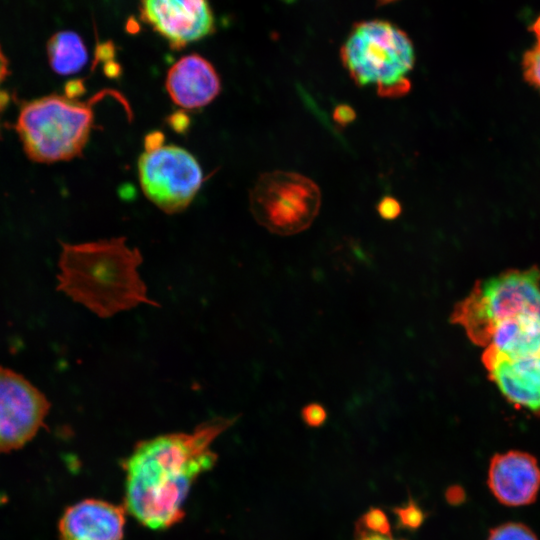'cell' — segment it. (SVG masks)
Instances as JSON below:
<instances>
[{
	"instance_id": "cb8c5ba5",
	"label": "cell",
	"mask_w": 540,
	"mask_h": 540,
	"mask_svg": "<svg viewBox=\"0 0 540 540\" xmlns=\"http://www.w3.org/2000/svg\"><path fill=\"white\" fill-rule=\"evenodd\" d=\"M445 498L449 504L456 506L465 501L466 493L461 486L452 485L446 490Z\"/></svg>"
},
{
	"instance_id": "52a82bcc",
	"label": "cell",
	"mask_w": 540,
	"mask_h": 540,
	"mask_svg": "<svg viewBox=\"0 0 540 540\" xmlns=\"http://www.w3.org/2000/svg\"><path fill=\"white\" fill-rule=\"evenodd\" d=\"M138 175L145 196L168 214L185 210L203 183L196 158L176 145L145 150L138 160Z\"/></svg>"
},
{
	"instance_id": "d4e9b609",
	"label": "cell",
	"mask_w": 540,
	"mask_h": 540,
	"mask_svg": "<svg viewBox=\"0 0 540 540\" xmlns=\"http://www.w3.org/2000/svg\"><path fill=\"white\" fill-rule=\"evenodd\" d=\"M360 537L357 540H398V539H392L391 536H381V535H374V534H359ZM403 540V539H399Z\"/></svg>"
},
{
	"instance_id": "9a60e30c",
	"label": "cell",
	"mask_w": 540,
	"mask_h": 540,
	"mask_svg": "<svg viewBox=\"0 0 540 540\" xmlns=\"http://www.w3.org/2000/svg\"><path fill=\"white\" fill-rule=\"evenodd\" d=\"M46 51L51 69L61 76L78 73L88 61L84 41L71 30L54 33L47 41Z\"/></svg>"
},
{
	"instance_id": "5b68a950",
	"label": "cell",
	"mask_w": 540,
	"mask_h": 540,
	"mask_svg": "<svg viewBox=\"0 0 540 540\" xmlns=\"http://www.w3.org/2000/svg\"><path fill=\"white\" fill-rule=\"evenodd\" d=\"M523 315L540 316V269L507 270L478 281L453 309L450 320L476 345L486 347L495 327Z\"/></svg>"
},
{
	"instance_id": "4fadbf2b",
	"label": "cell",
	"mask_w": 540,
	"mask_h": 540,
	"mask_svg": "<svg viewBox=\"0 0 540 540\" xmlns=\"http://www.w3.org/2000/svg\"><path fill=\"white\" fill-rule=\"evenodd\" d=\"M165 88L181 108L195 110L207 106L221 92V80L214 66L192 53L181 57L168 70Z\"/></svg>"
},
{
	"instance_id": "83f0119b",
	"label": "cell",
	"mask_w": 540,
	"mask_h": 540,
	"mask_svg": "<svg viewBox=\"0 0 540 540\" xmlns=\"http://www.w3.org/2000/svg\"><path fill=\"white\" fill-rule=\"evenodd\" d=\"M285 1H287V0H285ZM289 1H291V0H289Z\"/></svg>"
},
{
	"instance_id": "7c38bea8",
	"label": "cell",
	"mask_w": 540,
	"mask_h": 540,
	"mask_svg": "<svg viewBox=\"0 0 540 540\" xmlns=\"http://www.w3.org/2000/svg\"><path fill=\"white\" fill-rule=\"evenodd\" d=\"M125 506L85 499L68 507L59 522V540H122Z\"/></svg>"
},
{
	"instance_id": "3957f363",
	"label": "cell",
	"mask_w": 540,
	"mask_h": 540,
	"mask_svg": "<svg viewBox=\"0 0 540 540\" xmlns=\"http://www.w3.org/2000/svg\"><path fill=\"white\" fill-rule=\"evenodd\" d=\"M78 97L52 93L21 103L14 128L32 161L54 163L82 156L95 128L94 107L105 97L116 99L132 115L126 98L115 89H102L84 101Z\"/></svg>"
},
{
	"instance_id": "ba28073f",
	"label": "cell",
	"mask_w": 540,
	"mask_h": 540,
	"mask_svg": "<svg viewBox=\"0 0 540 540\" xmlns=\"http://www.w3.org/2000/svg\"><path fill=\"white\" fill-rule=\"evenodd\" d=\"M50 403L22 375L0 366V452L18 449L44 425Z\"/></svg>"
},
{
	"instance_id": "484cf974",
	"label": "cell",
	"mask_w": 540,
	"mask_h": 540,
	"mask_svg": "<svg viewBox=\"0 0 540 540\" xmlns=\"http://www.w3.org/2000/svg\"><path fill=\"white\" fill-rule=\"evenodd\" d=\"M530 28V30L536 37V41H540V15L536 18Z\"/></svg>"
},
{
	"instance_id": "4316f807",
	"label": "cell",
	"mask_w": 540,
	"mask_h": 540,
	"mask_svg": "<svg viewBox=\"0 0 540 540\" xmlns=\"http://www.w3.org/2000/svg\"><path fill=\"white\" fill-rule=\"evenodd\" d=\"M392 1H395V0H377V2L379 4H386V3H389V2H392Z\"/></svg>"
},
{
	"instance_id": "ac0fdd59",
	"label": "cell",
	"mask_w": 540,
	"mask_h": 540,
	"mask_svg": "<svg viewBox=\"0 0 540 540\" xmlns=\"http://www.w3.org/2000/svg\"><path fill=\"white\" fill-rule=\"evenodd\" d=\"M486 540H539L526 524L506 522L490 529Z\"/></svg>"
},
{
	"instance_id": "603a6c76",
	"label": "cell",
	"mask_w": 540,
	"mask_h": 540,
	"mask_svg": "<svg viewBox=\"0 0 540 540\" xmlns=\"http://www.w3.org/2000/svg\"><path fill=\"white\" fill-rule=\"evenodd\" d=\"M333 121L340 127H346L356 119V111L346 103L338 104L332 113Z\"/></svg>"
},
{
	"instance_id": "6da1fadb",
	"label": "cell",
	"mask_w": 540,
	"mask_h": 540,
	"mask_svg": "<svg viewBox=\"0 0 540 540\" xmlns=\"http://www.w3.org/2000/svg\"><path fill=\"white\" fill-rule=\"evenodd\" d=\"M235 420L218 417L191 432L164 434L137 443L123 462L127 512L155 530L180 522L191 487L217 461L212 444Z\"/></svg>"
},
{
	"instance_id": "7a4b0ae2",
	"label": "cell",
	"mask_w": 540,
	"mask_h": 540,
	"mask_svg": "<svg viewBox=\"0 0 540 540\" xmlns=\"http://www.w3.org/2000/svg\"><path fill=\"white\" fill-rule=\"evenodd\" d=\"M142 256L125 237L62 244L58 288L100 317L156 305L138 272Z\"/></svg>"
},
{
	"instance_id": "30bf717a",
	"label": "cell",
	"mask_w": 540,
	"mask_h": 540,
	"mask_svg": "<svg viewBox=\"0 0 540 540\" xmlns=\"http://www.w3.org/2000/svg\"><path fill=\"white\" fill-rule=\"evenodd\" d=\"M487 485L498 502L521 507L536 501L540 491V466L523 451L495 454L489 463Z\"/></svg>"
},
{
	"instance_id": "8fae6325",
	"label": "cell",
	"mask_w": 540,
	"mask_h": 540,
	"mask_svg": "<svg viewBox=\"0 0 540 540\" xmlns=\"http://www.w3.org/2000/svg\"><path fill=\"white\" fill-rule=\"evenodd\" d=\"M482 360L490 379L511 404L540 415V356L508 358L485 347Z\"/></svg>"
},
{
	"instance_id": "44dd1931",
	"label": "cell",
	"mask_w": 540,
	"mask_h": 540,
	"mask_svg": "<svg viewBox=\"0 0 540 540\" xmlns=\"http://www.w3.org/2000/svg\"><path fill=\"white\" fill-rule=\"evenodd\" d=\"M9 75V62L0 43V138H1V117L9 102V94L3 88V84Z\"/></svg>"
},
{
	"instance_id": "d6986e66",
	"label": "cell",
	"mask_w": 540,
	"mask_h": 540,
	"mask_svg": "<svg viewBox=\"0 0 540 540\" xmlns=\"http://www.w3.org/2000/svg\"><path fill=\"white\" fill-rule=\"evenodd\" d=\"M522 71L525 81L540 92V41L523 54Z\"/></svg>"
},
{
	"instance_id": "2e32d148",
	"label": "cell",
	"mask_w": 540,
	"mask_h": 540,
	"mask_svg": "<svg viewBox=\"0 0 540 540\" xmlns=\"http://www.w3.org/2000/svg\"><path fill=\"white\" fill-rule=\"evenodd\" d=\"M393 513L396 516V524L398 528L416 531L426 519V513L421 506L412 498L406 503L394 507Z\"/></svg>"
},
{
	"instance_id": "277c9868",
	"label": "cell",
	"mask_w": 540,
	"mask_h": 540,
	"mask_svg": "<svg viewBox=\"0 0 540 540\" xmlns=\"http://www.w3.org/2000/svg\"><path fill=\"white\" fill-rule=\"evenodd\" d=\"M340 57L355 84L374 86L380 97L399 98L411 90L414 45L405 31L389 21L355 23L340 48Z\"/></svg>"
},
{
	"instance_id": "e0dca14e",
	"label": "cell",
	"mask_w": 540,
	"mask_h": 540,
	"mask_svg": "<svg viewBox=\"0 0 540 540\" xmlns=\"http://www.w3.org/2000/svg\"><path fill=\"white\" fill-rule=\"evenodd\" d=\"M357 531L359 534H374L381 536H391V525L386 513L376 507L370 508L358 522Z\"/></svg>"
},
{
	"instance_id": "9c48e42d",
	"label": "cell",
	"mask_w": 540,
	"mask_h": 540,
	"mask_svg": "<svg viewBox=\"0 0 540 540\" xmlns=\"http://www.w3.org/2000/svg\"><path fill=\"white\" fill-rule=\"evenodd\" d=\"M140 17L173 50L215 32L209 0H140Z\"/></svg>"
},
{
	"instance_id": "5bb4252c",
	"label": "cell",
	"mask_w": 540,
	"mask_h": 540,
	"mask_svg": "<svg viewBox=\"0 0 540 540\" xmlns=\"http://www.w3.org/2000/svg\"><path fill=\"white\" fill-rule=\"evenodd\" d=\"M486 347L508 358L540 356V316L523 315L501 322Z\"/></svg>"
},
{
	"instance_id": "ffe728a7",
	"label": "cell",
	"mask_w": 540,
	"mask_h": 540,
	"mask_svg": "<svg viewBox=\"0 0 540 540\" xmlns=\"http://www.w3.org/2000/svg\"><path fill=\"white\" fill-rule=\"evenodd\" d=\"M301 417L304 423L311 427H321L327 419V411L319 403H309L303 407Z\"/></svg>"
},
{
	"instance_id": "8992f818",
	"label": "cell",
	"mask_w": 540,
	"mask_h": 540,
	"mask_svg": "<svg viewBox=\"0 0 540 540\" xmlns=\"http://www.w3.org/2000/svg\"><path fill=\"white\" fill-rule=\"evenodd\" d=\"M249 199L254 219L271 233L281 236L307 229L321 206V192L313 180L281 170L262 174Z\"/></svg>"
},
{
	"instance_id": "7402d4cb",
	"label": "cell",
	"mask_w": 540,
	"mask_h": 540,
	"mask_svg": "<svg viewBox=\"0 0 540 540\" xmlns=\"http://www.w3.org/2000/svg\"><path fill=\"white\" fill-rule=\"evenodd\" d=\"M377 212L384 220H395L402 212L400 202L392 196H384L377 204Z\"/></svg>"
}]
</instances>
